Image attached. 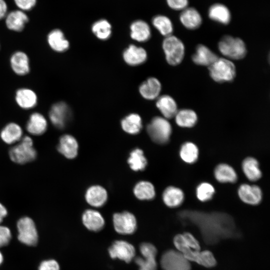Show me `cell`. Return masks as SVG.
<instances>
[{
    "label": "cell",
    "instance_id": "1",
    "mask_svg": "<svg viewBox=\"0 0 270 270\" xmlns=\"http://www.w3.org/2000/svg\"><path fill=\"white\" fill-rule=\"evenodd\" d=\"M180 216L196 226L205 242L209 244L238 236L232 218L226 214L186 211L182 212Z\"/></svg>",
    "mask_w": 270,
    "mask_h": 270
},
{
    "label": "cell",
    "instance_id": "2",
    "mask_svg": "<svg viewBox=\"0 0 270 270\" xmlns=\"http://www.w3.org/2000/svg\"><path fill=\"white\" fill-rule=\"evenodd\" d=\"M8 154L12 162L24 164L34 160L36 158L37 152L34 146L32 139L28 136H25L18 144L10 148Z\"/></svg>",
    "mask_w": 270,
    "mask_h": 270
},
{
    "label": "cell",
    "instance_id": "3",
    "mask_svg": "<svg viewBox=\"0 0 270 270\" xmlns=\"http://www.w3.org/2000/svg\"><path fill=\"white\" fill-rule=\"evenodd\" d=\"M152 140L158 144L167 143L172 134V126L168 119L161 116L154 118L146 128Z\"/></svg>",
    "mask_w": 270,
    "mask_h": 270
},
{
    "label": "cell",
    "instance_id": "4",
    "mask_svg": "<svg viewBox=\"0 0 270 270\" xmlns=\"http://www.w3.org/2000/svg\"><path fill=\"white\" fill-rule=\"evenodd\" d=\"M220 52L228 60H240L246 53V44L240 38L225 36L218 44Z\"/></svg>",
    "mask_w": 270,
    "mask_h": 270
},
{
    "label": "cell",
    "instance_id": "5",
    "mask_svg": "<svg viewBox=\"0 0 270 270\" xmlns=\"http://www.w3.org/2000/svg\"><path fill=\"white\" fill-rule=\"evenodd\" d=\"M208 68L211 78L218 82H231L236 74L234 64L226 58H218Z\"/></svg>",
    "mask_w": 270,
    "mask_h": 270
},
{
    "label": "cell",
    "instance_id": "6",
    "mask_svg": "<svg viewBox=\"0 0 270 270\" xmlns=\"http://www.w3.org/2000/svg\"><path fill=\"white\" fill-rule=\"evenodd\" d=\"M17 238L22 244L27 246H34L38 240V234L36 224L30 217L24 216L16 222Z\"/></svg>",
    "mask_w": 270,
    "mask_h": 270
},
{
    "label": "cell",
    "instance_id": "7",
    "mask_svg": "<svg viewBox=\"0 0 270 270\" xmlns=\"http://www.w3.org/2000/svg\"><path fill=\"white\" fill-rule=\"evenodd\" d=\"M166 58L172 66L180 64L184 56V46L182 41L176 36L170 35L166 36L162 42Z\"/></svg>",
    "mask_w": 270,
    "mask_h": 270
},
{
    "label": "cell",
    "instance_id": "8",
    "mask_svg": "<svg viewBox=\"0 0 270 270\" xmlns=\"http://www.w3.org/2000/svg\"><path fill=\"white\" fill-rule=\"evenodd\" d=\"M162 270H191V264L184 255L177 250L164 252L160 259Z\"/></svg>",
    "mask_w": 270,
    "mask_h": 270
},
{
    "label": "cell",
    "instance_id": "9",
    "mask_svg": "<svg viewBox=\"0 0 270 270\" xmlns=\"http://www.w3.org/2000/svg\"><path fill=\"white\" fill-rule=\"evenodd\" d=\"M140 252L142 256L134 258L138 270H157L156 247L151 243L142 242L140 246Z\"/></svg>",
    "mask_w": 270,
    "mask_h": 270
},
{
    "label": "cell",
    "instance_id": "10",
    "mask_svg": "<svg viewBox=\"0 0 270 270\" xmlns=\"http://www.w3.org/2000/svg\"><path fill=\"white\" fill-rule=\"evenodd\" d=\"M108 254L112 259H118L129 263L134 258L136 249L130 243L124 240L114 241L108 249Z\"/></svg>",
    "mask_w": 270,
    "mask_h": 270
},
{
    "label": "cell",
    "instance_id": "11",
    "mask_svg": "<svg viewBox=\"0 0 270 270\" xmlns=\"http://www.w3.org/2000/svg\"><path fill=\"white\" fill-rule=\"evenodd\" d=\"M112 222L115 230L120 234H131L136 230L137 222L136 217L128 212L114 214Z\"/></svg>",
    "mask_w": 270,
    "mask_h": 270
},
{
    "label": "cell",
    "instance_id": "12",
    "mask_svg": "<svg viewBox=\"0 0 270 270\" xmlns=\"http://www.w3.org/2000/svg\"><path fill=\"white\" fill-rule=\"evenodd\" d=\"M71 112L68 106L64 102L54 104L48 112L49 119L52 125L58 129H62L69 122Z\"/></svg>",
    "mask_w": 270,
    "mask_h": 270
},
{
    "label": "cell",
    "instance_id": "13",
    "mask_svg": "<svg viewBox=\"0 0 270 270\" xmlns=\"http://www.w3.org/2000/svg\"><path fill=\"white\" fill-rule=\"evenodd\" d=\"M238 194L241 201L248 205H258L262 198L261 188L255 184H240L238 190Z\"/></svg>",
    "mask_w": 270,
    "mask_h": 270
},
{
    "label": "cell",
    "instance_id": "14",
    "mask_svg": "<svg viewBox=\"0 0 270 270\" xmlns=\"http://www.w3.org/2000/svg\"><path fill=\"white\" fill-rule=\"evenodd\" d=\"M78 144L76 140L70 134L62 136L57 146L58 152L68 159H73L78 155Z\"/></svg>",
    "mask_w": 270,
    "mask_h": 270
},
{
    "label": "cell",
    "instance_id": "15",
    "mask_svg": "<svg viewBox=\"0 0 270 270\" xmlns=\"http://www.w3.org/2000/svg\"><path fill=\"white\" fill-rule=\"evenodd\" d=\"M48 126V121L44 116L38 112H34L30 115L26 128L30 134L38 136L46 132Z\"/></svg>",
    "mask_w": 270,
    "mask_h": 270
},
{
    "label": "cell",
    "instance_id": "16",
    "mask_svg": "<svg viewBox=\"0 0 270 270\" xmlns=\"http://www.w3.org/2000/svg\"><path fill=\"white\" fill-rule=\"evenodd\" d=\"M10 65L12 71L17 75L24 76L30 71V60L26 53L16 51L10 58Z\"/></svg>",
    "mask_w": 270,
    "mask_h": 270
},
{
    "label": "cell",
    "instance_id": "17",
    "mask_svg": "<svg viewBox=\"0 0 270 270\" xmlns=\"http://www.w3.org/2000/svg\"><path fill=\"white\" fill-rule=\"evenodd\" d=\"M14 98L17 104L24 110L34 108L36 106L38 101L36 93L32 90L26 88H22L17 90Z\"/></svg>",
    "mask_w": 270,
    "mask_h": 270
},
{
    "label": "cell",
    "instance_id": "18",
    "mask_svg": "<svg viewBox=\"0 0 270 270\" xmlns=\"http://www.w3.org/2000/svg\"><path fill=\"white\" fill-rule=\"evenodd\" d=\"M22 136V128L18 124L14 122L7 124L0 132V138L2 142L10 145L19 142Z\"/></svg>",
    "mask_w": 270,
    "mask_h": 270
},
{
    "label": "cell",
    "instance_id": "19",
    "mask_svg": "<svg viewBox=\"0 0 270 270\" xmlns=\"http://www.w3.org/2000/svg\"><path fill=\"white\" fill-rule=\"evenodd\" d=\"M180 20L182 24L188 30L198 28L202 24V17L199 12L194 8L187 7L180 15Z\"/></svg>",
    "mask_w": 270,
    "mask_h": 270
},
{
    "label": "cell",
    "instance_id": "20",
    "mask_svg": "<svg viewBox=\"0 0 270 270\" xmlns=\"http://www.w3.org/2000/svg\"><path fill=\"white\" fill-rule=\"evenodd\" d=\"M122 56L127 64L135 66L140 65L146 60L147 53L142 48L130 44L124 50Z\"/></svg>",
    "mask_w": 270,
    "mask_h": 270
},
{
    "label": "cell",
    "instance_id": "21",
    "mask_svg": "<svg viewBox=\"0 0 270 270\" xmlns=\"http://www.w3.org/2000/svg\"><path fill=\"white\" fill-rule=\"evenodd\" d=\"M84 225L89 230L98 232L104 226V220L98 212L94 210H87L82 214Z\"/></svg>",
    "mask_w": 270,
    "mask_h": 270
},
{
    "label": "cell",
    "instance_id": "22",
    "mask_svg": "<svg viewBox=\"0 0 270 270\" xmlns=\"http://www.w3.org/2000/svg\"><path fill=\"white\" fill-rule=\"evenodd\" d=\"M162 198L164 204L167 206L174 208L182 204L184 199V194L180 188L169 186L163 192Z\"/></svg>",
    "mask_w": 270,
    "mask_h": 270
},
{
    "label": "cell",
    "instance_id": "23",
    "mask_svg": "<svg viewBox=\"0 0 270 270\" xmlns=\"http://www.w3.org/2000/svg\"><path fill=\"white\" fill-rule=\"evenodd\" d=\"M218 56L203 44L198 45L196 52L192 56V60L198 65L209 66L218 58Z\"/></svg>",
    "mask_w": 270,
    "mask_h": 270
},
{
    "label": "cell",
    "instance_id": "24",
    "mask_svg": "<svg viewBox=\"0 0 270 270\" xmlns=\"http://www.w3.org/2000/svg\"><path fill=\"white\" fill-rule=\"evenodd\" d=\"M47 42L52 50L57 52H62L70 47L69 42L66 38L63 32L59 29L52 30L48 34Z\"/></svg>",
    "mask_w": 270,
    "mask_h": 270
},
{
    "label": "cell",
    "instance_id": "25",
    "mask_svg": "<svg viewBox=\"0 0 270 270\" xmlns=\"http://www.w3.org/2000/svg\"><path fill=\"white\" fill-rule=\"evenodd\" d=\"M214 175L216 180L220 183H234L238 180L235 170L226 163H220L216 166Z\"/></svg>",
    "mask_w": 270,
    "mask_h": 270
},
{
    "label": "cell",
    "instance_id": "26",
    "mask_svg": "<svg viewBox=\"0 0 270 270\" xmlns=\"http://www.w3.org/2000/svg\"><path fill=\"white\" fill-rule=\"evenodd\" d=\"M161 89V84L157 78H149L140 85L139 92L145 99L152 100L158 97Z\"/></svg>",
    "mask_w": 270,
    "mask_h": 270
},
{
    "label": "cell",
    "instance_id": "27",
    "mask_svg": "<svg viewBox=\"0 0 270 270\" xmlns=\"http://www.w3.org/2000/svg\"><path fill=\"white\" fill-rule=\"evenodd\" d=\"M108 194L106 190L100 186H92L90 187L86 193L87 202L94 207H100L106 202Z\"/></svg>",
    "mask_w": 270,
    "mask_h": 270
},
{
    "label": "cell",
    "instance_id": "28",
    "mask_svg": "<svg viewBox=\"0 0 270 270\" xmlns=\"http://www.w3.org/2000/svg\"><path fill=\"white\" fill-rule=\"evenodd\" d=\"M242 168L244 176L250 181L256 182L262 178L259 162L254 157L246 158L242 162Z\"/></svg>",
    "mask_w": 270,
    "mask_h": 270
},
{
    "label": "cell",
    "instance_id": "29",
    "mask_svg": "<svg viewBox=\"0 0 270 270\" xmlns=\"http://www.w3.org/2000/svg\"><path fill=\"white\" fill-rule=\"evenodd\" d=\"M156 106L164 118L170 119L174 117L178 110L177 104L174 100L168 95L162 96L158 98Z\"/></svg>",
    "mask_w": 270,
    "mask_h": 270
},
{
    "label": "cell",
    "instance_id": "30",
    "mask_svg": "<svg viewBox=\"0 0 270 270\" xmlns=\"http://www.w3.org/2000/svg\"><path fill=\"white\" fill-rule=\"evenodd\" d=\"M208 16L212 20L223 24H228L231 20V14L228 8L220 3L214 4L210 7Z\"/></svg>",
    "mask_w": 270,
    "mask_h": 270
},
{
    "label": "cell",
    "instance_id": "31",
    "mask_svg": "<svg viewBox=\"0 0 270 270\" xmlns=\"http://www.w3.org/2000/svg\"><path fill=\"white\" fill-rule=\"evenodd\" d=\"M28 18L22 10H16L10 12L6 16V24L7 28L15 32L22 31Z\"/></svg>",
    "mask_w": 270,
    "mask_h": 270
},
{
    "label": "cell",
    "instance_id": "32",
    "mask_svg": "<svg viewBox=\"0 0 270 270\" xmlns=\"http://www.w3.org/2000/svg\"><path fill=\"white\" fill-rule=\"evenodd\" d=\"M130 36L138 42H144L150 37V29L148 23L142 20L134 22L130 25Z\"/></svg>",
    "mask_w": 270,
    "mask_h": 270
},
{
    "label": "cell",
    "instance_id": "33",
    "mask_svg": "<svg viewBox=\"0 0 270 270\" xmlns=\"http://www.w3.org/2000/svg\"><path fill=\"white\" fill-rule=\"evenodd\" d=\"M179 155L183 162L188 164H192L198 158L199 150L194 143L186 142L181 146Z\"/></svg>",
    "mask_w": 270,
    "mask_h": 270
},
{
    "label": "cell",
    "instance_id": "34",
    "mask_svg": "<svg viewBox=\"0 0 270 270\" xmlns=\"http://www.w3.org/2000/svg\"><path fill=\"white\" fill-rule=\"evenodd\" d=\"M174 118L177 125L184 128L193 127L198 121L196 114L194 111L190 109H182L178 110Z\"/></svg>",
    "mask_w": 270,
    "mask_h": 270
},
{
    "label": "cell",
    "instance_id": "35",
    "mask_svg": "<svg viewBox=\"0 0 270 270\" xmlns=\"http://www.w3.org/2000/svg\"><path fill=\"white\" fill-rule=\"evenodd\" d=\"M121 126L126 132L132 134H137L142 128V118L138 114H130L122 120Z\"/></svg>",
    "mask_w": 270,
    "mask_h": 270
},
{
    "label": "cell",
    "instance_id": "36",
    "mask_svg": "<svg viewBox=\"0 0 270 270\" xmlns=\"http://www.w3.org/2000/svg\"><path fill=\"white\" fill-rule=\"evenodd\" d=\"M135 196L140 200H150L156 195L154 185L147 181H141L136 184L134 189Z\"/></svg>",
    "mask_w": 270,
    "mask_h": 270
},
{
    "label": "cell",
    "instance_id": "37",
    "mask_svg": "<svg viewBox=\"0 0 270 270\" xmlns=\"http://www.w3.org/2000/svg\"><path fill=\"white\" fill-rule=\"evenodd\" d=\"M128 162L132 170H142L146 166L147 160L143 151L140 148H136L130 153Z\"/></svg>",
    "mask_w": 270,
    "mask_h": 270
},
{
    "label": "cell",
    "instance_id": "38",
    "mask_svg": "<svg viewBox=\"0 0 270 270\" xmlns=\"http://www.w3.org/2000/svg\"><path fill=\"white\" fill-rule=\"evenodd\" d=\"M153 26L164 36L172 35L173 32V24L171 20L164 15H157L152 20Z\"/></svg>",
    "mask_w": 270,
    "mask_h": 270
},
{
    "label": "cell",
    "instance_id": "39",
    "mask_svg": "<svg viewBox=\"0 0 270 270\" xmlns=\"http://www.w3.org/2000/svg\"><path fill=\"white\" fill-rule=\"evenodd\" d=\"M92 30L98 38L106 40L111 35L112 26L108 20L102 19L94 23L92 26Z\"/></svg>",
    "mask_w": 270,
    "mask_h": 270
},
{
    "label": "cell",
    "instance_id": "40",
    "mask_svg": "<svg viewBox=\"0 0 270 270\" xmlns=\"http://www.w3.org/2000/svg\"><path fill=\"white\" fill-rule=\"evenodd\" d=\"M215 194L214 186L210 182H202L198 184L196 189V195L198 200L202 202L210 200Z\"/></svg>",
    "mask_w": 270,
    "mask_h": 270
},
{
    "label": "cell",
    "instance_id": "41",
    "mask_svg": "<svg viewBox=\"0 0 270 270\" xmlns=\"http://www.w3.org/2000/svg\"><path fill=\"white\" fill-rule=\"evenodd\" d=\"M195 262L207 268H212L216 264V260L213 254L208 250H200Z\"/></svg>",
    "mask_w": 270,
    "mask_h": 270
},
{
    "label": "cell",
    "instance_id": "42",
    "mask_svg": "<svg viewBox=\"0 0 270 270\" xmlns=\"http://www.w3.org/2000/svg\"><path fill=\"white\" fill-rule=\"evenodd\" d=\"M12 238L10 229L0 224V248L7 246Z\"/></svg>",
    "mask_w": 270,
    "mask_h": 270
},
{
    "label": "cell",
    "instance_id": "43",
    "mask_svg": "<svg viewBox=\"0 0 270 270\" xmlns=\"http://www.w3.org/2000/svg\"><path fill=\"white\" fill-rule=\"evenodd\" d=\"M182 234L188 248L194 252L200 250L199 242L192 234L185 232Z\"/></svg>",
    "mask_w": 270,
    "mask_h": 270
},
{
    "label": "cell",
    "instance_id": "44",
    "mask_svg": "<svg viewBox=\"0 0 270 270\" xmlns=\"http://www.w3.org/2000/svg\"><path fill=\"white\" fill-rule=\"evenodd\" d=\"M38 270H60V266L56 260L48 259L40 262Z\"/></svg>",
    "mask_w": 270,
    "mask_h": 270
},
{
    "label": "cell",
    "instance_id": "45",
    "mask_svg": "<svg viewBox=\"0 0 270 270\" xmlns=\"http://www.w3.org/2000/svg\"><path fill=\"white\" fill-rule=\"evenodd\" d=\"M168 6L176 10H182L188 7V0H166Z\"/></svg>",
    "mask_w": 270,
    "mask_h": 270
},
{
    "label": "cell",
    "instance_id": "46",
    "mask_svg": "<svg viewBox=\"0 0 270 270\" xmlns=\"http://www.w3.org/2000/svg\"><path fill=\"white\" fill-rule=\"evenodd\" d=\"M18 8L23 10H31L36 4V0H14Z\"/></svg>",
    "mask_w": 270,
    "mask_h": 270
},
{
    "label": "cell",
    "instance_id": "47",
    "mask_svg": "<svg viewBox=\"0 0 270 270\" xmlns=\"http://www.w3.org/2000/svg\"><path fill=\"white\" fill-rule=\"evenodd\" d=\"M7 6L4 0H0V20L4 18L6 14Z\"/></svg>",
    "mask_w": 270,
    "mask_h": 270
},
{
    "label": "cell",
    "instance_id": "48",
    "mask_svg": "<svg viewBox=\"0 0 270 270\" xmlns=\"http://www.w3.org/2000/svg\"><path fill=\"white\" fill-rule=\"evenodd\" d=\"M8 211L6 207L0 202V224L2 222L4 218L7 216Z\"/></svg>",
    "mask_w": 270,
    "mask_h": 270
},
{
    "label": "cell",
    "instance_id": "49",
    "mask_svg": "<svg viewBox=\"0 0 270 270\" xmlns=\"http://www.w3.org/2000/svg\"><path fill=\"white\" fill-rule=\"evenodd\" d=\"M4 260V255L2 252L0 250V266L2 264Z\"/></svg>",
    "mask_w": 270,
    "mask_h": 270
}]
</instances>
